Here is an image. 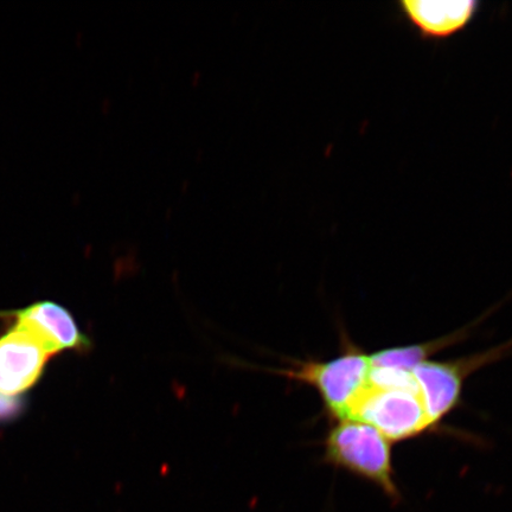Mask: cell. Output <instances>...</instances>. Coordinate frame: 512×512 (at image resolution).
I'll use <instances>...</instances> for the list:
<instances>
[{
    "instance_id": "1",
    "label": "cell",
    "mask_w": 512,
    "mask_h": 512,
    "mask_svg": "<svg viewBox=\"0 0 512 512\" xmlns=\"http://www.w3.org/2000/svg\"><path fill=\"white\" fill-rule=\"evenodd\" d=\"M323 462L368 480L398 502L392 441L373 426L356 420L338 421L326 434Z\"/></svg>"
},
{
    "instance_id": "2",
    "label": "cell",
    "mask_w": 512,
    "mask_h": 512,
    "mask_svg": "<svg viewBox=\"0 0 512 512\" xmlns=\"http://www.w3.org/2000/svg\"><path fill=\"white\" fill-rule=\"evenodd\" d=\"M370 371V355L347 342L342 354L331 360L293 361L277 374L315 389L325 413L338 422L349 419L352 406L369 386Z\"/></svg>"
},
{
    "instance_id": "3",
    "label": "cell",
    "mask_w": 512,
    "mask_h": 512,
    "mask_svg": "<svg viewBox=\"0 0 512 512\" xmlns=\"http://www.w3.org/2000/svg\"><path fill=\"white\" fill-rule=\"evenodd\" d=\"M348 420L373 426L392 443L420 437L434 428L418 384L375 386L369 381L367 389L352 406Z\"/></svg>"
},
{
    "instance_id": "4",
    "label": "cell",
    "mask_w": 512,
    "mask_h": 512,
    "mask_svg": "<svg viewBox=\"0 0 512 512\" xmlns=\"http://www.w3.org/2000/svg\"><path fill=\"white\" fill-rule=\"evenodd\" d=\"M502 350L485 352L457 361H425L416 366L413 376L433 426L457 408L466 377L502 355Z\"/></svg>"
},
{
    "instance_id": "5",
    "label": "cell",
    "mask_w": 512,
    "mask_h": 512,
    "mask_svg": "<svg viewBox=\"0 0 512 512\" xmlns=\"http://www.w3.org/2000/svg\"><path fill=\"white\" fill-rule=\"evenodd\" d=\"M0 318L14 320L27 330L51 356L63 351L87 352L92 341L83 334L72 313L54 302H40L24 309L2 311Z\"/></svg>"
},
{
    "instance_id": "6",
    "label": "cell",
    "mask_w": 512,
    "mask_h": 512,
    "mask_svg": "<svg viewBox=\"0 0 512 512\" xmlns=\"http://www.w3.org/2000/svg\"><path fill=\"white\" fill-rule=\"evenodd\" d=\"M53 357L27 330L16 324L0 336V393L22 396L41 379Z\"/></svg>"
},
{
    "instance_id": "7",
    "label": "cell",
    "mask_w": 512,
    "mask_h": 512,
    "mask_svg": "<svg viewBox=\"0 0 512 512\" xmlns=\"http://www.w3.org/2000/svg\"><path fill=\"white\" fill-rule=\"evenodd\" d=\"M398 8L422 40L445 41L475 21L480 4L477 0H402Z\"/></svg>"
},
{
    "instance_id": "8",
    "label": "cell",
    "mask_w": 512,
    "mask_h": 512,
    "mask_svg": "<svg viewBox=\"0 0 512 512\" xmlns=\"http://www.w3.org/2000/svg\"><path fill=\"white\" fill-rule=\"evenodd\" d=\"M459 336L457 332L456 335L440 338L437 341L376 351L370 355L371 368L412 371L420 363L430 360L432 355L462 339Z\"/></svg>"
},
{
    "instance_id": "9",
    "label": "cell",
    "mask_w": 512,
    "mask_h": 512,
    "mask_svg": "<svg viewBox=\"0 0 512 512\" xmlns=\"http://www.w3.org/2000/svg\"><path fill=\"white\" fill-rule=\"evenodd\" d=\"M24 408L25 401L22 396H9L0 393V422H9L18 418Z\"/></svg>"
},
{
    "instance_id": "10",
    "label": "cell",
    "mask_w": 512,
    "mask_h": 512,
    "mask_svg": "<svg viewBox=\"0 0 512 512\" xmlns=\"http://www.w3.org/2000/svg\"><path fill=\"white\" fill-rule=\"evenodd\" d=\"M113 108V100L110 98V96H105V98H102L100 101V110L104 114H108L112 111Z\"/></svg>"
},
{
    "instance_id": "11",
    "label": "cell",
    "mask_w": 512,
    "mask_h": 512,
    "mask_svg": "<svg viewBox=\"0 0 512 512\" xmlns=\"http://www.w3.org/2000/svg\"><path fill=\"white\" fill-rule=\"evenodd\" d=\"M202 79H203L202 70H200V69L194 70V73L191 74V78H190L191 85L194 87L200 86Z\"/></svg>"
},
{
    "instance_id": "12",
    "label": "cell",
    "mask_w": 512,
    "mask_h": 512,
    "mask_svg": "<svg viewBox=\"0 0 512 512\" xmlns=\"http://www.w3.org/2000/svg\"><path fill=\"white\" fill-rule=\"evenodd\" d=\"M191 181L189 179H184V181L181 183V187H179V191L182 192V194H187V192L190 190Z\"/></svg>"
},
{
    "instance_id": "13",
    "label": "cell",
    "mask_w": 512,
    "mask_h": 512,
    "mask_svg": "<svg viewBox=\"0 0 512 512\" xmlns=\"http://www.w3.org/2000/svg\"><path fill=\"white\" fill-rule=\"evenodd\" d=\"M70 200H72V203L74 204V206H79V204L82 200V196H81L80 192L79 191L73 192L72 198H70Z\"/></svg>"
},
{
    "instance_id": "14",
    "label": "cell",
    "mask_w": 512,
    "mask_h": 512,
    "mask_svg": "<svg viewBox=\"0 0 512 512\" xmlns=\"http://www.w3.org/2000/svg\"><path fill=\"white\" fill-rule=\"evenodd\" d=\"M83 37H85V35H83L82 31H76L75 43L78 44V46H81L82 41H83Z\"/></svg>"
},
{
    "instance_id": "15",
    "label": "cell",
    "mask_w": 512,
    "mask_h": 512,
    "mask_svg": "<svg viewBox=\"0 0 512 512\" xmlns=\"http://www.w3.org/2000/svg\"><path fill=\"white\" fill-rule=\"evenodd\" d=\"M203 157H204V150L203 149H198L196 151V155H195L196 162L197 163L202 162Z\"/></svg>"
},
{
    "instance_id": "16",
    "label": "cell",
    "mask_w": 512,
    "mask_h": 512,
    "mask_svg": "<svg viewBox=\"0 0 512 512\" xmlns=\"http://www.w3.org/2000/svg\"><path fill=\"white\" fill-rule=\"evenodd\" d=\"M172 216H174V209H172V208L166 209V211H165V219L170 220V219H172Z\"/></svg>"
}]
</instances>
